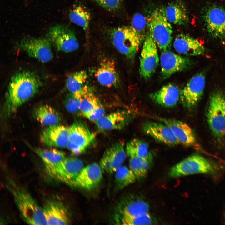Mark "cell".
Listing matches in <instances>:
<instances>
[{
	"instance_id": "6da1fadb",
	"label": "cell",
	"mask_w": 225,
	"mask_h": 225,
	"mask_svg": "<svg viewBox=\"0 0 225 225\" xmlns=\"http://www.w3.org/2000/svg\"><path fill=\"white\" fill-rule=\"evenodd\" d=\"M42 85L41 78L34 72L22 71L15 73L11 78L5 94L3 116L6 118L15 112L36 94Z\"/></svg>"
},
{
	"instance_id": "7a4b0ae2",
	"label": "cell",
	"mask_w": 225,
	"mask_h": 225,
	"mask_svg": "<svg viewBox=\"0 0 225 225\" xmlns=\"http://www.w3.org/2000/svg\"><path fill=\"white\" fill-rule=\"evenodd\" d=\"M105 32L116 49L128 60L133 62L144 39L130 26L105 27Z\"/></svg>"
},
{
	"instance_id": "3957f363",
	"label": "cell",
	"mask_w": 225,
	"mask_h": 225,
	"mask_svg": "<svg viewBox=\"0 0 225 225\" xmlns=\"http://www.w3.org/2000/svg\"><path fill=\"white\" fill-rule=\"evenodd\" d=\"M8 188L23 220L28 224L47 225L42 209L24 188L9 180Z\"/></svg>"
},
{
	"instance_id": "277c9868",
	"label": "cell",
	"mask_w": 225,
	"mask_h": 225,
	"mask_svg": "<svg viewBox=\"0 0 225 225\" xmlns=\"http://www.w3.org/2000/svg\"><path fill=\"white\" fill-rule=\"evenodd\" d=\"M149 30L157 47L161 50L170 47L172 40L171 23L167 20L163 8H157L148 19Z\"/></svg>"
},
{
	"instance_id": "5b68a950",
	"label": "cell",
	"mask_w": 225,
	"mask_h": 225,
	"mask_svg": "<svg viewBox=\"0 0 225 225\" xmlns=\"http://www.w3.org/2000/svg\"><path fill=\"white\" fill-rule=\"evenodd\" d=\"M207 114L208 122L217 137H225V93L221 91L213 92L209 100Z\"/></svg>"
},
{
	"instance_id": "8992f818",
	"label": "cell",
	"mask_w": 225,
	"mask_h": 225,
	"mask_svg": "<svg viewBox=\"0 0 225 225\" xmlns=\"http://www.w3.org/2000/svg\"><path fill=\"white\" fill-rule=\"evenodd\" d=\"M217 168L206 158L197 154L189 156L177 163L170 169L169 175L172 178L202 173L215 172Z\"/></svg>"
},
{
	"instance_id": "52a82bcc",
	"label": "cell",
	"mask_w": 225,
	"mask_h": 225,
	"mask_svg": "<svg viewBox=\"0 0 225 225\" xmlns=\"http://www.w3.org/2000/svg\"><path fill=\"white\" fill-rule=\"evenodd\" d=\"M68 128V137L67 147L75 154L85 152L95 140V134L81 121H75Z\"/></svg>"
},
{
	"instance_id": "ba28073f",
	"label": "cell",
	"mask_w": 225,
	"mask_h": 225,
	"mask_svg": "<svg viewBox=\"0 0 225 225\" xmlns=\"http://www.w3.org/2000/svg\"><path fill=\"white\" fill-rule=\"evenodd\" d=\"M202 18L208 34L215 38H225V7L211 4L204 8Z\"/></svg>"
},
{
	"instance_id": "9c48e42d",
	"label": "cell",
	"mask_w": 225,
	"mask_h": 225,
	"mask_svg": "<svg viewBox=\"0 0 225 225\" xmlns=\"http://www.w3.org/2000/svg\"><path fill=\"white\" fill-rule=\"evenodd\" d=\"M157 47L148 29L143 42L140 57L139 73L144 79L150 78L158 66L159 58Z\"/></svg>"
},
{
	"instance_id": "30bf717a",
	"label": "cell",
	"mask_w": 225,
	"mask_h": 225,
	"mask_svg": "<svg viewBox=\"0 0 225 225\" xmlns=\"http://www.w3.org/2000/svg\"><path fill=\"white\" fill-rule=\"evenodd\" d=\"M47 38L58 51L69 52L76 50L79 47L74 32L65 25H58L50 28Z\"/></svg>"
},
{
	"instance_id": "8fae6325",
	"label": "cell",
	"mask_w": 225,
	"mask_h": 225,
	"mask_svg": "<svg viewBox=\"0 0 225 225\" xmlns=\"http://www.w3.org/2000/svg\"><path fill=\"white\" fill-rule=\"evenodd\" d=\"M51 44L48 38L25 37L17 43V47L28 55L42 62L51 61L53 57Z\"/></svg>"
},
{
	"instance_id": "7c38bea8",
	"label": "cell",
	"mask_w": 225,
	"mask_h": 225,
	"mask_svg": "<svg viewBox=\"0 0 225 225\" xmlns=\"http://www.w3.org/2000/svg\"><path fill=\"white\" fill-rule=\"evenodd\" d=\"M83 167V162L80 159L65 158L48 174L53 179L72 186Z\"/></svg>"
},
{
	"instance_id": "4fadbf2b",
	"label": "cell",
	"mask_w": 225,
	"mask_h": 225,
	"mask_svg": "<svg viewBox=\"0 0 225 225\" xmlns=\"http://www.w3.org/2000/svg\"><path fill=\"white\" fill-rule=\"evenodd\" d=\"M205 78L202 73L193 76L180 91V100L186 108H190L195 106L201 99L203 93Z\"/></svg>"
},
{
	"instance_id": "5bb4252c",
	"label": "cell",
	"mask_w": 225,
	"mask_h": 225,
	"mask_svg": "<svg viewBox=\"0 0 225 225\" xmlns=\"http://www.w3.org/2000/svg\"><path fill=\"white\" fill-rule=\"evenodd\" d=\"M161 74L162 78H168L174 73L189 68L192 62L188 58L174 53L168 49L162 50L160 57Z\"/></svg>"
},
{
	"instance_id": "9a60e30c",
	"label": "cell",
	"mask_w": 225,
	"mask_h": 225,
	"mask_svg": "<svg viewBox=\"0 0 225 225\" xmlns=\"http://www.w3.org/2000/svg\"><path fill=\"white\" fill-rule=\"evenodd\" d=\"M126 157L123 142H118L106 150L99 165L102 171L112 174L122 165Z\"/></svg>"
},
{
	"instance_id": "2e32d148",
	"label": "cell",
	"mask_w": 225,
	"mask_h": 225,
	"mask_svg": "<svg viewBox=\"0 0 225 225\" xmlns=\"http://www.w3.org/2000/svg\"><path fill=\"white\" fill-rule=\"evenodd\" d=\"M102 171L99 165L93 163L83 167L71 186L90 190L96 187L102 177Z\"/></svg>"
},
{
	"instance_id": "e0dca14e",
	"label": "cell",
	"mask_w": 225,
	"mask_h": 225,
	"mask_svg": "<svg viewBox=\"0 0 225 225\" xmlns=\"http://www.w3.org/2000/svg\"><path fill=\"white\" fill-rule=\"evenodd\" d=\"M42 209L47 225H67L70 223L68 211L59 201H48Z\"/></svg>"
},
{
	"instance_id": "ac0fdd59",
	"label": "cell",
	"mask_w": 225,
	"mask_h": 225,
	"mask_svg": "<svg viewBox=\"0 0 225 225\" xmlns=\"http://www.w3.org/2000/svg\"><path fill=\"white\" fill-rule=\"evenodd\" d=\"M132 118L128 111L119 110L104 115L94 122L102 131L120 130L130 122Z\"/></svg>"
},
{
	"instance_id": "d6986e66",
	"label": "cell",
	"mask_w": 225,
	"mask_h": 225,
	"mask_svg": "<svg viewBox=\"0 0 225 225\" xmlns=\"http://www.w3.org/2000/svg\"><path fill=\"white\" fill-rule=\"evenodd\" d=\"M68 128L58 124L47 126L40 135L41 141L50 147L63 148L68 142Z\"/></svg>"
},
{
	"instance_id": "ffe728a7",
	"label": "cell",
	"mask_w": 225,
	"mask_h": 225,
	"mask_svg": "<svg viewBox=\"0 0 225 225\" xmlns=\"http://www.w3.org/2000/svg\"><path fill=\"white\" fill-rule=\"evenodd\" d=\"M142 128L145 134L158 142L169 145L179 143L171 129L164 123L148 121L143 124Z\"/></svg>"
},
{
	"instance_id": "44dd1931",
	"label": "cell",
	"mask_w": 225,
	"mask_h": 225,
	"mask_svg": "<svg viewBox=\"0 0 225 225\" xmlns=\"http://www.w3.org/2000/svg\"><path fill=\"white\" fill-rule=\"evenodd\" d=\"M157 118L171 129L179 143L189 146L195 144L196 140L194 133L186 123L173 119Z\"/></svg>"
},
{
	"instance_id": "7402d4cb",
	"label": "cell",
	"mask_w": 225,
	"mask_h": 225,
	"mask_svg": "<svg viewBox=\"0 0 225 225\" xmlns=\"http://www.w3.org/2000/svg\"><path fill=\"white\" fill-rule=\"evenodd\" d=\"M173 45L176 52L187 56L200 55L205 51V47L198 40L183 33L177 36Z\"/></svg>"
},
{
	"instance_id": "603a6c76",
	"label": "cell",
	"mask_w": 225,
	"mask_h": 225,
	"mask_svg": "<svg viewBox=\"0 0 225 225\" xmlns=\"http://www.w3.org/2000/svg\"><path fill=\"white\" fill-rule=\"evenodd\" d=\"M96 76L98 82L108 88L117 87L119 84V77L114 62L105 59L100 63Z\"/></svg>"
},
{
	"instance_id": "cb8c5ba5",
	"label": "cell",
	"mask_w": 225,
	"mask_h": 225,
	"mask_svg": "<svg viewBox=\"0 0 225 225\" xmlns=\"http://www.w3.org/2000/svg\"><path fill=\"white\" fill-rule=\"evenodd\" d=\"M180 92L178 88L171 83L163 86L159 90L150 95L154 102L162 106L172 107L176 105L180 99Z\"/></svg>"
},
{
	"instance_id": "d4e9b609",
	"label": "cell",
	"mask_w": 225,
	"mask_h": 225,
	"mask_svg": "<svg viewBox=\"0 0 225 225\" xmlns=\"http://www.w3.org/2000/svg\"><path fill=\"white\" fill-rule=\"evenodd\" d=\"M163 8L165 16L170 23L180 26L187 24L189 20L188 12L182 1H173Z\"/></svg>"
},
{
	"instance_id": "484cf974",
	"label": "cell",
	"mask_w": 225,
	"mask_h": 225,
	"mask_svg": "<svg viewBox=\"0 0 225 225\" xmlns=\"http://www.w3.org/2000/svg\"><path fill=\"white\" fill-rule=\"evenodd\" d=\"M87 78V73L84 70L70 74L66 81V87L69 92L81 98L90 89L85 85Z\"/></svg>"
},
{
	"instance_id": "4316f807",
	"label": "cell",
	"mask_w": 225,
	"mask_h": 225,
	"mask_svg": "<svg viewBox=\"0 0 225 225\" xmlns=\"http://www.w3.org/2000/svg\"><path fill=\"white\" fill-rule=\"evenodd\" d=\"M149 209V205L144 200L139 198L129 197L120 203L118 214L134 216L148 213Z\"/></svg>"
},
{
	"instance_id": "83f0119b",
	"label": "cell",
	"mask_w": 225,
	"mask_h": 225,
	"mask_svg": "<svg viewBox=\"0 0 225 225\" xmlns=\"http://www.w3.org/2000/svg\"><path fill=\"white\" fill-rule=\"evenodd\" d=\"M69 18L71 22L82 28L88 38L91 17L85 7L80 2L76 4L70 11Z\"/></svg>"
},
{
	"instance_id": "f1b7e54d",
	"label": "cell",
	"mask_w": 225,
	"mask_h": 225,
	"mask_svg": "<svg viewBox=\"0 0 225 225\" xmlns=\"http://www.w3.org/2000/svg\"><path fill=\"white\" fill-rule=\"evenodd\" d=\"M34 117L43 125L47 126L59 124L62 118L60 113L48 105L40 106L34 110Z\"/></svg>"
},
{
	"instance_id": "f546056e",
	"label": "cell",
	"mask_w": 225,
	"mask_h": 225,
	"mask_svg": "<svg viewBox=\"0 0 225 225\" xmlns=\"http://www.w3.org/2000/svg\"><path fill=\"white\" fill-rule=\"evenodd\" d=\"M34 150L42 161L48 173L66 158L63 152L55 149L34 148Z\"/></svg>"
},
{
	"instance_id": "4dcf8cb0",
	"label": "cell",
	"mask_w": 225,
	"mask_h": 225,
	"mask_svg": "<svg viewBox=\"0 0 225 225\" xmlns=\"http://www.w3.org/2000/svg\"><path fill=\"white\" fill-rule=\"evenodd\" d=\"M130 168L136 175L137 180H142L146 176L152 160V156L150 154L148 156L141 158L136 156L129 157Z\"/></svg>"
},
{
	"instance_id": "1f68e13d",
	"label": "cell",
	"mask_w": 225,
	"mask_h": 225,
	"mask_svg": "<svg viewBox=\"0 0 225 225\" xmlns=\"http://www.w3.org/2000/svg\"><path fill=\"white\" fill-rule=\"evenodd\" d=\"M126 151L129 157L136 156L143 158L148 156L151 153L149 151L147 143L137 138L133 139L127 143Z\"/></svg>"
},
{
	"instance_id": "d6a6232c",
	"label": "cell",
	"mask_w": 225,
	"mask_h": 225,
	"mask_svg": "<svg viewBox=\"0 0 225 225\" xmlns=\"http://www.w3.org/2000/svg\"><path fill=\"white\" fill-rule=\"evenodd\" d=\"M114 173L116 184L119 189H123L137 180L132 171L125 166H121Z\"/></svg>"
},
{
	"instance_id": "836d02e7",
	"label": "cell",
	"mask_w": 225,
	"mask_h": 225,
	"mask_svg": "<svg viewBox=\"0 0 225 225\" xmlns=\"http://www.w3.org/2000/svg\"><path fill=\"white\" fill-rule=\"evenodd\" d=\"M117 217V222L123 225H151L153 222L149 212L134 216L118 214Z\"/></svg>"
},
{
	"instance_id": "e575fe53",
	"label": "cell",
	"mask_w": 225,
	"mask_h": 225,
	"mask_svg": "<svg viewBox=\"0 0 225 225\" xmlns=\"http://www.w3.org/2000/svg\"><path fill=\"white\" fill-rule=\"evenodd\" d=\"M102 106L90 89L80 99V111L84 116Z\"/></svg>"
},
{
	"instance_id": "d590c367",
	"label": "cell",
	"mask_w": 225,
	"mask_h": 225,
	"mask_svg": "<svg viewBox=\"0 0 225 225\" xmlns=\"http://www.w3.org/2000/svg\"><path fill=\"white\" fill-rule=\"evenodd\" d=\"M137 33L145 39L148 29V19L142 14L136 13L133 16L131 26Z\"/></svg>"
},
{
	"instance_id": "8d00e7d4",
	"label": "cell",
	"mask_w": 225,
	"mask_h": 225,
	"mask_svg": "<svg viewBox=\"0 0 225 225\" xmlns=\"http://www.w3.org/2000/svg\"><path fill=\"white\" fill-rule=\"evenodd\" d=\"M81 98L69 92L65 96L64 105L66 109L73 114L77 113L80 111Z\"/></svg>"
},
{
	"instance_id": "74e56055",
	"label": "cell",
	"mask_w": 225,
	"mask_h": 225,
	"mask_svg": "<svg viewBox=\"0 0 225 225\" xmlns=\"http://www.w3.org/2000/svg\"><path fill=\"white\" fill-rule=\"evenodd\" d=\"M98 5L107 11L118 13L121 9L123 0H94Z\"/></svg>"
},
{
	"instance_id": "f35d334b",
	"label": "cell",
	"mask_w": 225,
	"mask_h": 225,
	"mask_svg": "<svg viewBox=\"0 0 225 225\" xmlns=\"http://www.w3.org/2000/svg\"><path fill=\"white\" fill-rule=\"evenodd\" d=\"M105 110L102 105L84 116L90 121L95 122L104 115Z\"/></svg>"
}]
</instances>
